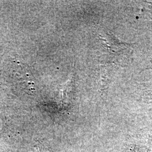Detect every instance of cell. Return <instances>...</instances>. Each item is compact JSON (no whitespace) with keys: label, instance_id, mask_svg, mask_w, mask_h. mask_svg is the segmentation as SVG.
Instances as JSON below:
<instances>
[{"label":"cell","instance_id":"cell-1","mask_svg":"<svg viewBox=\"0 0 152 152\" xmlns=\"http://www.w3.org/2000/svg\"><path fill=\"white\" fill-rule=\"evenodd\" d=\"M103 41L105 42V47L110 53L117 54L118 51H122L127 48V44L121 42L114 37L113 35L107 33L106 37H102Z\"/></svg>","mask_w":152,"mask_h":152},{"label":"cell","instance_id":"cell-3","mask_svg":"<svg viewBox=\"0 0 152 152\" xmlns=\"http://www.w3.org/2000/svg\"><path fill=\"white\" fill-rule=\"evenodd\" d=\"M149 4H151V6L152 7V2H149Z\"/></svg>","mask_w":152,"mask_h":152},{"label":"cell","instance_id":"cell-2","mask_svg":"<svg viewBox=\"0 0 152 152\" xmlns=\"http://www.w3.org/2000/svg\"><path fill=\"white\" fill-rule=\"evenodd\" d=\"M34 152H47L46 151H45L44 149H41L39 148H34Z\"/></svg>","mask_w":152,"mask_h":152}]
</instances>
